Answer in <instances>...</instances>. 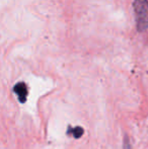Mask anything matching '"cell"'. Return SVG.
<instances>
[{"mask_svg": "<svg viewBox=\"0 0 148 149\" xmlns=\"http://www.w3.org/2000/svg\"><path fill=\"white\" fill-rule=\"evenodd\" d=\"M83 129L81 127H75V128H69L68 129V134H71L74 138H80L83 135Z\"/></svg>", "mask_w": 148, "mask_h": 149, "instance_id": "cell-3", "label": "cell"}, {"mask_svg": "<svg viewBox=\"0 0 148 149\" xmlns=\"http://www.w3.org/2000/svg\"><path fill=\"white\" fill-rule=\"evenodd\" d=\"M14 92L17 94L18 100L20 102H24L28 97V86L24 82H18L14 85Z\"/></svg>", "mask_w": 148, "mask_h": 149, "instance_id": "cell-2", "label": "cell"}, {"mask_svg": "<svg viewBox=\"0 0 148 149\" xmlns=\"http://www.w3.org/2000/svg\"><path fill=\"white\" fill-rule=\"evenodd\" d=\"M124 149H132L131 148V145L129 143V141L127 140V137L125 138V142H124Z\"/></svg>", "mask_w": 148, "mask_h": 149, "instance_id": "cell-4", "label": "cell"}, {"mask_svg": "<svg viewBox=\"0 0 148 149\" xmlns=\"http://www.w3.org/2000/svg\"><path fill=\"white\" fill-rule=\"evenodd\" d=\"M134 13L137 30L143 31L148 29V0H134Z\"/></svg>", "mask_w": 148, "mask_h": 149, "instance_id": "cell-1", "label": "cell"}]
</instances>
